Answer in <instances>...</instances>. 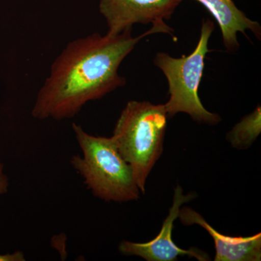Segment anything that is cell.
Returning a JSON list of instances; mask_svg holds the SVG:
<instances>
[{
	"label": "cell",
	"instance_id": "cell-1",
	"mask_svg": "<svg viewBox=\"0 0 261 261\" xmlns=\"http://www.w3.org/2000/svg\"><path fill=\"white\" fill-rule=\"evenodd\" d=\"M132 32L128 29L118 35L94 33L68 43L53 62L32 116L57 121L73 118L87 102L126 84L118 68L141 39L156 33L172 34L173 31L166 24H157L139 37H134Z\"/></svg>",
	"mask_w": 261,
	"mask_h": 261
},
{
	"label": "cell",
	"instance_id": "cell-2",
	"mask_svg": "<svg viewBox=\"0 0 261 261\" xmlns=\"http://www.w3.org/2000/svg\"><path fill=\"white\" fill-rule=\"evenodd\" d=\"M72 128L82 152L70 163L94 196L106 202H126L140 198L133 171L111 137L89 135L80 125Z\"/></svg>",
	"mask_w": 261,
	"mask_h": 261
},
{
	"label": "cell",
	"instance_id": "cell-3",
	"mask_svg": "<svg viewBox=\"0 0 261 261\" xmlns=\"http://www.w3.org/2000/svg\"><path fill=\"white\" fill-rule=\"evenodd\" d=\"M167 120L164 105L128 101L113 130L111 138L143 194L149 173L163 153Z\"/></svg>",
	"mask_w": 261,
	"mask_h": 261
},
{
	"label": "cell",
	"instance_id": "cell-4",
	"mask_svg": "<svg viewBox=\"0 0 261 261\" xmlns=\"http://www.w3.org/2000/svg\"><path fill=\"white\" fill-rule=\"evenodd\" d=\"M215 29L209 19L204 20L201 27L198 44L188 56L173 58L167 53H159L154 58V64L162 70L167 79L169 99L164 105L168 118L184 113L199 123L216 125L221 117L207 111L198 95L205 59L208 49L209 39Z\"/></svg>",
	"mask_w": 261,
	"mask_h": 261
},
{
	"label": "cell",
	"instance_id": "cell-5",
	"mask_svg": "<svg viewBox=\"0 0 261 261\" xmlns=\"http://www.w3.org/2000/svg\"><path fill=\"white\" fill-rule=\"evenodd\" d=\"M197 195L194 192L184 193L183 189L177 185L174 190L172 206L169 213L163 221L161 231L158 236L148 243H137L123 240L120 243L118 250L126 255H136L147 261H174L178 256L188 255L195 257L199 261L210 260L206 252L197 248L184 250L180 248L172 240V231L175 220L178 218L180 208L184 204L194 200Z\"/></svg>",
	"mask_w": 261,
	"mask_h": 261
},
{
	"label": "cell",
	"instance_id": "cell-6",
	"mask_svg": "<svg viewBox=\"0 0 261 261\" xmlns=\"http://www.w3.org/2000/svg\"><path fill=\"white\" fill-rule=\"evenodd\" d=\"M183 0H99L107 34L118 35L135 24H166Z\"/></svg>",
	"mask_w": 261,
	"mask_h": 261
},
{
	"label": "cell",
	"instance_id": "cell-7",
	"mask_svg": "<svg viewBox=\"0 0 261 261\" xmlns=\"http://www.w3.org/2000/svg\"><path fill=\"white\" fill-rule=\"evenodd\" d=\"M178 219L187 226L199 225L205 228L215 244V261H260L261 233L250 237H231L215 229L197 211L188 207L180 208Z\"/></svg>",
	"mask_w": 261,
	"mask_h": 261
},
{
	"label": "cell",
	"instance_id": "cell-8",
	"mask_svg": "<svg viewBox=\"0 0 261 261\" xmlns=\"http://www.w3.org/2000/svg\"><path fill=\"white\" fill-rule=\"evenodd\" d=\"M205 6L216 19L222 34L223 42L226 49L235 51L240 48L238 34L246 36L247 30L260 39L261 27L256 21L250 20L239 10L232 0H196Z\"/></svg>",
	"mask_w": 261,
	"mask_h": 261
},
{
	"label": "cell",
	"instance_id": "cell-9",
	"mask_svg": "<svg viewBox=\"0 0 261 261\" xmlns=\"http://www.w3.org/2000/svg\"><path fill=\"white\" fill-rule=\"evenodd\" d=\"M261 132V108L257 106L255 111L242 118L230 130L226 138L233 148L248 149L257 140Z\"/></svg>",
	"mask_w": 261,
	"mask_h": 261
},
{
	"label": "cell",
	"instance_id": "cell-10",
	"mask_svg": "<svg viewBox=\"0 0 261 261\" xmlns=\"http://www.w3.org/2000/svg\"><path fill=\"white\" fill-rule=\"evenodd\" d=\"M9 181L4 172V166L0 163V195H4L8 191Z\"/></svg>",
	"mask_w": 261,
	"mask_h": 261
},
{
	"label": "cell",
	"instance_id": "cell-11",
	"mask_svg": "<svg viewBox=\"0 0 261 261\" xmlns=\"http://www.w3.org/2000/svg\"><path fill=\"white\" fill-rule=\"evenodd\" d=\"M25 255L21 251H16L13 253L0 254V261H24Z\"/></svg>",
	"mask_w": 261,
	"mask_h": 261
}]
</instances>
